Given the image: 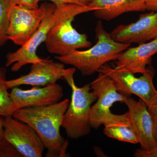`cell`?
Returning <instances> with one entry per match:
<instances>
[{"mask_svg":"<svg viewBox=\"0 0 157 157\" xmlns=\"http://www.w3.org/2000/svg\"><path fill=\"white\" fill-rule=\"evenodd\" d=\"M10 94L14 112L26 107L46 106L59 102L63 97V88L56 82L44 86H33L24 90L18 86Z\"/></svg>","mask_w":157,"mask_h":157,"instance_id":"7c38bea8","label":"cell"},{"mask_svg":"<svg viewBox=\"0 0 157 157\" xmlns=\"http://www.w3.org/2000/svg\"><path fill=\"white\" fill-rule=\"evenodd\" d=\"M41 1H49L54 4L56 6L65 4H75L83 6H90L92 0H38Z\"/></svg>","mask_w":157,"mask_h":157,"instance_id":"44dd1931","label":"cell"},{"mask_svg":"<svg viewBox=\"0 0 157 157\" xmlns=\"http://www.w3.org/2000/svg\"><path fill=\"white\" fill-rule=\"evenodd\" d=\"M95 30L98 40L93 47L86 50L73 51L68 55L56 56L55 59L64 64L73 66L83 76H90L108 62L116 60L131 45L113 40L101 21L97 23Z\"/></svg>","mask_w":157,"mask_h":157,"instance_id":"7a4b0ae2","label":"cell"},{"mask_svg":"<svg viewBox=\"0 0 157 157\" xmlns=\"http://www.w3.org/2000/svg\"><path fill=\"white\" fill-rule=\"evenodd\" d=\"M6 70L0 68V116H12L13 104L6 85Z\"/></svg>","mask_w":157,"mask_h":157,"instance_id":"e0dca14e","label":"cell"},{"mask_svg":"<svg viewBox=\"0 0 157 157\" xmlns=\"http://www.w3.org/2000/svg\"><path fill=\"white\" fill-rule=\"evenodd\" d=\"M157 53V38L149 42L127 48L116 60L118 70L143 74L148 71L147 66L151 62L152 57Z\"/></svg>","mask_w":157,"mask_h":157,"instance_id":"5bb4252c","label":"cell"},{"mask_svg":"<svg viewBox=\"0 0 157 157\" xmlns=\"http://www.w3.org/2000/svg\"><path fill=\"white\" fill-rule=\"evenodd\" d=\"M0 157H22L13 145L3 138L0 141Z\"/></svg>","mask_w":157,"mask_h":157,"instance_id":"d6986e66","label":"cell"},{"mask_svg":"<svg viewBox=\"0 0 157 157\" xmlns=\"http://www.w3.org/2000/svg\"><path fill=\"white\" fill-rule=\"evenodd\" d=\"M95 10L90 6L62 4L60 14L51 28L44 42L48 52L64 56L73 51L91 46L86 35L78 33L73 27L72 23L78 14Z\"/></svg>","mask_w":157,"mask_h":157,"instance_id":"3957f363","label":"cell"},{"mask_svg":"<svg viewBox=\"0 0 157 157\" xmlns=\"http://www.w3.org/2000/svg\"><path fill=\"white\" fill-rule=\"evenodd\" d=\"M90 6L94 8L95 16L109 21L129 12L146 10L144 0H92Z\"/></svg>","mask_w":157,"mask_h":157,"instance_id":"9a60e30c","label":"cell"},{"mask_svg":"<svg viewBox=\"0 0 157 157\" xmlns=\"http://www.w3.org/2000/svg\"><path fill=\"white\" fill-rule=\"evenodd\" d=\"M11 5H18L30 9H37L39 8L38 0H9Z\"/></svg>","mask_w":157,"mask_h":157,"instance_id":"ffe728a7","label":"cell"},{"mask_svg":"<svg viewBox=\"0 0 157 157\" xmlns=\"http://www.w3.org/2000/svg\"><path fill=\"white\" fill-rule=\"evenodd\" d=\"M70 102L66 99L46 106L21 108L13 113V117L29 125L37 132L47 149L46 157L67 156L69 144L60 131Z\"/></svg>","mask_w":157,"mask_h":157,"instance_id":"6da1fadb","label":"cell"},{"mask_svg":"<svg viewBox=\"0 0 157 157\" xmlns=\"http://www.w3.org/2000/svg\"><path fill=\"white\" fill-rule=\"evenodd\" d=\"M98 73L107 75L113 81L119 92L125 94H133L146 103L147 106L157 102V90L153 83L154 72L148 69L139 77L129 71L118 70L107 63L99 70Z\"/></svg>","mask_w":157,"mask_h":157,"instance_id":"52a82bcc","label":"cell"},{"mask_svg":"<svg viewBox=\"0 0 157 157\" xmlns=\"http://www.w3.org/2000/svg\"><path fill=\"white\" fill-rule=\"evenodd\" d=\"M9 0H0V47L8 41L7 32L9 25Z\"/></svg>","mask_w":157,"mask_h":157,"instance_id":"ac0fdd59","label":"cell"},{"mask_svg":"<svg viewBox=\"0 0 157 157\" xmlns=\"http://www.w3.org/2000/svg\"><path fill=\"white\" fill-rule=\"evenodd\" d=\"M75 71V68H71L63 78L71 87L72 95L62 127L71 139H78L90 134L92 128L90 123L91 109L97 99L94 93L91 91L90 84L81 87L76 85L73 78Z\"/></svg>","mask_w":157,"mask_h":157,"instance_id":"277c9868","label":"cell"},{"mask_svg":"<svg viewBox=\"0 0 157 157\" xmlns=\"http://www.w3.org/2000/svg\"><path fill=\"white\" fill-rule=\"evenodd\" d=\"M92 90L97 97V101L91 109L90 123L91 128L98 129L111 125H129L128 113L117 115L110 110L113 104L124 103L127 95L119 93L113 81L107 75L101 73L90 83Z\"/></svg>","mask_w":157,"mask_h":157,"instance_id":"5b68a950","label":"cell"},{"mask_svg":"<svg viewBox=\"0 0 157 157\" xmlns=\"http://www.w3.org/2000/svg\"><path fill=\"white\" fill-rule=\"evenodd\" d=\"M125 104L130 125L136 133L141 148L149 151L157 146V132L153 118L149 111L148 106L140 99L136 101L127 96Z\"/></svg>","mask_w":157,"mask_h":157,"instance_id":"30bf717a","label":"cell"},{"mask_svg":"<svg viewBox=\"0 0 157 157\" xmlns=\"http://www.w3.org/2000/svg\"><path fill=\"white\" fill-rule=\"evenodd\" d=\"M104 132L107 137L119 141L134 144L139 143L138 137L131 125L104 127Z\"/></svg>","mask_w":157,"mask_h":157,"instance_id":"2e32d148","label":"cell"},{"mask_svg":"<svg viewBox=\"0 0 157 157\" xmlns=\"http://www.w3.org/2000/svg\"><path fill=\"white\" fill-rule=\"evenodd\" d=\"M134 155L136 157H157V146L149 151L141 148L136 150Z\"/></svg>","mask_w":157,"mask_h":157,"instance_id":"7402d4cb","label":"cell"},{"mask_svg":"<svg viewBox=\"0 0 157 157\" xmlns=\"http://www.w3.org/2000/svg\"><path fill=\"white\" fill-rule=\"evenodd\" d=\"M61 6L47 3L45 17L37 31L25 44L16 51L7 55L6 67L12 65L11 71L17 72L26 65L33 64L43 60L37 55V48L42 42H45L49 30L60 14Z\"/></svg>","mask_w":157,"mask_h":157,"instance_id":"8992f818","label":"cell"},{"mask_svg":"<svg viewBox=\"0 0 157 157\" xmlns=\"http://www.w3.org/2000/svg\"><path fill=\"white\" fill-rule=\"evenodd\" d=\"M47 3H43L37 9H30L18 5L10 6L8 40L16 45L23 46L33 36L45 17Z\"/></svg>","mask_w":157,"mask_h":157,"instance_id":"ba28073f","label":"cell"},{"mask_svg":"<svg viewBox=\"0 0 157 157\" xmlns=\"http://www.w3.org/2000/svg\"><path fill=\"white\" fill-rule=\"evenodd\" d=\"M4 138L22 157H42L45 149L37 132L29 125L12 116L4 118Z\"/></svg>","mask_w":157,"mask_h":157,"instance_id":"9c48e42d","label":"cell"},{"mask_svg":"<svg viewBox=\"0 0 157 157\" xmlns=\"http://www.w3.org/2000/svg\"><path fill=\"white\" fill-rule=\"evenodd\" d=\"M117 42L142 44L157 38V11L140 15L135 22L117 26L109 33Z\"/></svg>","mask_w":157,"mask_h":157,"instance_id":"4fadbf2b","label":"cell"},{"mask_svg":"<svg viewBox=\"0 0 157 157\" xmlns=\"http://www.w3.org/2000/svg\"><path fill=\"white\" fill-rule=\"evenodd\" d=\"M148 109L153 118L157 132V102L151 106H148Z\"/></svg>","mask_w":157,"mask_h":157,"instance_id":"cb8c5ba5","label":"cell"},{"mask_svg":"<svg viewBox=\"0 0 157 157\" xmlns=\"http://www.w3.org/2000/svg\"><path fill=\"white\" fill-rule=\"evenodd\" d=\"M147 10L157 11V0H144Z\"/></svg>","mask_w":157,"mask_h":157,"instance_id":"603a6c76","label":"cell"},{"mask_svg":"<svg viewBox=\"0 0 157 157\" xmlns=\"http://www.w3.org/2000/svg\"><path fill=\"white\" fill-rule=\"evenodd\" d=\"M70 70L71 68L65 69L64 64L61 62L43 59L41 61L32 64L28 74L15 79L6 80V86L9 89L23 85L45 86L56 83L59 79H63Z\"/></svg>","mask_w":157,"mask_h":157,"instance_id":"8fae6325","label":"cell"},{"mask_svg":"<svg viewBox=\"0 0 157 157\" xmlns=\"http://www.w3.org/2000/svg\"><path fill=\"white\" fill-rule=\"evenodd\" d=\"M4 117L0 116V141L4 138Z\"/></svg>","mask_w":157,"mask_h":157,"instance_id":"d4e9b609","label":"cell"}]
</instances>
